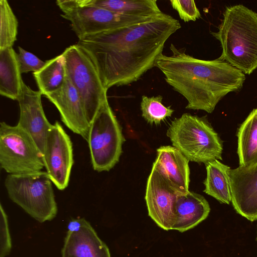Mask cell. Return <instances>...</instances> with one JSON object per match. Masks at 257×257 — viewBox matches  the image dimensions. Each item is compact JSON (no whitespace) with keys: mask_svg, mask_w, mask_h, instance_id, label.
<instances>
[{"mask_svg":"<svg viewBox=\"0 0 257 257\" xmlns=\"http://www.w3.org/2000/svg\"><path fill=\"white\" fill-rule=\"evenodd\" d=\"M189 160L175 147L161 146L153 167L177 192L189 191Z\"/></svg>","mask_w":257,"mask_h":257,"instance_id":"9a60e30c","label":"cell"},{"mask_svg":"<svg viewBox=\"0 0 257 257\" xmlns=\"http://www.w3.org/2000/svg\"><path fill=\"white\" fill-rule=\"evenodd\" d=\"M66 75L77 90L90 125L107 97L98 72L91 59L77 44L63 52Z\"/></svg>","mask_w":257,"mask_h":257,"instance_id":"ba28073f","label":"cell"},{"mask_svg":"<svg viewBox=\"0 0 257 257\" xmlns=\"http://www.w3.org/2000/svg\"><path fill=\"white\" fill-rule=\"evenodd\" d=\"M221 44L219 58L244 74L257 68V13L242 5L227 7L217 32H212Z\"/></svg>","mask_w":257,"mask_h":257,"instance_id":"3957f363","label":"cell"},{"mask_svg":"<svg viewBox=\"0 0 257 257\" xmlns=\"http://www.w3.org/2000/svg\"><path fill=\"white\" fill-rule=\"evenodd\" d=\"M210 211L209 204L203 196L189 191L185 193H178L172 230L183 232L192 229L208 217Z\"/></svg>","mask_w":257,"mask_h":257,"instance_id":"2e32d148","label":"cell"},{"mask_svg":"<svg viewBox=\"0 0 257 257\" xmlns=\"http://www.w3.org/2000/svg\"><path fill=\"white\" fill-rule=\"evenodd\" d=\"M172 54H161L155 67L166 82L187 100L186 108L211 113L227 94L241 89L244 74L219 58L213 60L196 58L171 44Z\"/></svg>","mask_w":257,"mask_h":257,"instance_id":"7a4b0ae2","label":"cell"},{"mask_svg":"<svg viewBox=\"0 0 257 257\" xmlns=\"http://www.w3.org/2000/svg\"><path fill=\"white\" fill-rule=\"evenodd\" d=\"M181 27L163 13L152 20L119 28L79 40V45L96 67L107 90L138 81L155 67L165 43Z\"/></svg>","mask_w":257,"mask_h":257,"instance_id":"6da1fadb","label":"cell"},{"mask_svg":"<svg viewBox=\"0 0 257 257\" xmlns=\"http://www.w3.org/2000/svg\"><path fill=\"white\" fill-rule=\"evenodd\" d=\"M17 58L13 47L0 50V94L18 100L23 81Z\"/></svg>","mask_w":257,"mask_h":257,"instance_id":"ac0fdd59","label":"cell"},{"mask_svg":"<svg viewBox=\"0 0 257 257\" xmlns=\"http://www.w3.org/2000/svg\"><path fill=\"white\" fill-rule=\"evenodd\" d=\"M45 97L56 107L65 125L87 141L90 124L79 94L67 75L63 85Z\"/></svg>","mask_w":257,"mask_h":257,"instance_id":"5bb4252c","label":"cell"},{"mask_svg":"<svg viewBox=\"0 0 257 257\" xmlns=\"http://www.w3.org/2000/svg\"><path fill=\"white\" fill-rule=\"evenodd\" d=\"M89 222L84 218L73 219L68 224L67 232L73 233L80 231Z\"/></svg>","mask_w":257,"mask_h":257,"instance_id":"83f0119b","label":"cell"},{"mask_svg":"<svg viewBox=\"0 0 257 257\" xmlns=\"http://www.w3.org/2000/svg\"><path fill=\"white\" fill-rule=\"evenodd\" d=\"M12 241L9 228L8 216L2 204L0 205V257L9 254Z\"/></svg>","mask_w":257,"mask_h":257,"instance_id":"4316f807","label":"cell"},{"mask_svg":"<svg viewBox=\"0 0 257 257\" xmlns=\"http://www.w3.org/2000/svg\"><path fill=\"white\" fill-rule=\"evenodd\" d=\"M5 186L10 199L39 222L51 220L56 216L57 203L47 172L9 174Z\"/></svg>","mask_w":257,"mask_h":257,"instance_id":"5b68a950","label":"cell"},{"mask_svg":"<svg viewBox=\"0 0 257 257\" xmlns=\"http://www.w3.org/2000/svg\"><path fill=\"white\" fill-rule=\"evenodd\" d=\"M173 9L178 13L179 17L185 22L196 21L201 17V14L193 0H171Z\"/></svg>","mask_w":257,"mask_h":257,"instance_id":"d4e9b609","label":"cell"},{"mask_svg":"<svg viewBox=\"0 0 257 257\" xmlns=\"http://www.w3.org/2000/svg\"><path fill=\"white\" fill-rule=\"evenodd\" d=\"M18 21L7 0L0 1V50L13 47L17 40Z\"/></svg>","mask_w":257,"mask_h":257,"instance_id":"603a6c76","label":"cell"},{"mask_svg":"<svg viewBox=\"0 0 257 257\" xmlns=\"http://www.w3.org/2000/svg\"><path fill=\"white\" fill-rule=\"evenodd\" d=\"M167 136L189 161L205 164L222 160V142L205 117L184 113L172 122Z\"/></svg>","mask_w":257,"mask_h":257,"instance_id":"277c9868","label":"cell"},{"mask_svg":"<svg viewBox=\"0 0 257 257\" xmlns=\"http://www.w3.org/2000/svg\"><path fill=\"white\" fill-rule=\"evenodd\" d=\"M33 75L42 95L46 96L58 90L66 77V60L63 54L46 61Z\"/></svg>","mask_w":257,"mask_h":257,"instance_id":"7402d4cb","label":"cell"},{"mask_svg":"<svg viewBox=\"0 0 257 257\" xmlns=\"http://www.w3.org/2000/svg\"><path fill=\"white\" fill-rule=\"evenodd\" d=\"M256 239H257V236H256Z\"/></svg>","mask_w":257,"mask_h":257,"instance_id":"f1b7e54d","label":"cell"},{"mask_svg":"<svg viewBox=\"0 0 257 257\" xmlns=\"http://www.w3.org/2000/svg\"><path fill=\"white\" fill-rule=\"evenodd\" d=\"M163 96L161 95L148 97L142 96L141 109L142 115L151 124L160 123L167 117L171 116L174 110L171 106H165L162 103Z\"/></svg>","mask_w":257,"mask_h":257,"instance_id":"cb8c5ba5","label":"cell"},{"mask_svg":"<svg viewBox=\"0 0 257 257\" xmlns=\"http://www.w3.org/2000/svg\"><path fill=\"white\" fill-rule=\"evenodd\" d=\"M237 154L239 166L257 162V108L253 109L238 130Z\"/></svg>","mask_w":257,"mask_h":257,"instance_id":"44dd1931","label":"cell"},{"mask_svg":"<svg viewBox=\"0 0 257 257\" xmlns=\"http://www.w3.org/2000/svg\"><path fill=\"white\" fill-rule=\"evenodd\" d=\"M41 95L23 82L18 99L20 113L17 125L30 135L43 156L47 134L52 124L44 113Z\"/></svg>","mask_w":257,"mask_h":257,"instance_id":"7c38bea8","label":"cell"},{"mask_svg":"<svg viewBox=\"0 0 257 257\" xmlns=\"http://www.w3.org/2000/svg\"><path fill=\"white\" fill-rule=\"evenodd\" d=\"M124 138L106 97L90 125L87 142L95 171H108L119 161Z\"/></svg>","mask_w":257,"mask_h":257,"instance_id":"52a82bcc","label":"cell"},{"mask_svg":"<svg viewBox=\"0 0 257 257\" xmlns=\"http://www.w3.org/2000/svg\"><path fill=\"white\" fill-rule=\"evenodd\" d=\"M43 158L52 182L59 190H64L74 163L73 147L70 137L58 121L48 131Z\"/></svg>","mask_w":257,"mask_h":257,"instance_id":"30bf717a","label":"cell"},{"mask_svg":"<svg viewBox=\"0 0 257 257\" xmlns=\"http://www.w3.org/2000/svg\"><path fill=\"white\" fill-rule=\"evenodd\" d=\"M228 174L234 209L250 221L257 220V162L230 169Z\"/></svg>","mask_w":257,"mask_h":257,"instance_id":"4fadbf2b","label":"cell"},{"mask_svg":"<svg viewBox=\"0 0 257 257\" xmlns=\"http://www.w3.org/2000/svg\"><path fill=\"white\" fill-rule=\"evenodd\" d=\"M0 165L13 175L40 172L45 167L42 154L30 135L4 121L0 123Z\"/></svg>","mask_w":257,"mask_h":257,"instance_id":"9c48e42d","label":"cell"},{"mask_svg":"<svg viewBox=\"0 0 257 257\" xmlns=\"http://www.w3.org/2000/svg\"><path fill=\"white\" fill-rule=\"evenodd\" d=\"M89 5L115 13L138 17H157L164 13L156 0H84Z\"/></svg>","mask_w":257,"mask_h":257,"instance_id":"ffe728a7","label":"cell"},{"mask_svg":"<svg viewBox=\"0 0 257 257\" xmlns=\"http://www.w3.org/2000/svg\"><path fill=\"white\" fill-rule=\"evenodd\" d=\"M56 4L63 13L61 16L70 22L79 40L156 18L121 14L87 5L84 0H58Z\"/></svg>","mask_w":257,"mask_h":257,"instance_id":"8992f818","label":"cell"},{"mask_svg":"<svg viewBox=\"0 0 257 257\" xmlns=\"http://www.w3.org/2000/svg\"><path fill=\"white\" fill-rule=\"evenodd\" d=\"M18 50L17 58L21 73L30 71L35 72L44 66L46 61H42L33 53L21 47H18Z\"/></svg>","mask_w":257,"mask_h":257,"instance_id":"484cf974","label":"cell"},{"mask_svg":"<svg viewBox=\"0 0 257 257\" xmlns=\"http://www.w3.org/2000/svg\"><path fill=\"white\" fill-rule=\"evenodd\" d=\"M178 193L152 168L148 179L145 197L148 215L158 226L165 230L173 229Z\"/></svg>","mask_w":257,"mask_h":257,"instance_id":"8fae6325","label":"cell"},{"mask_svg":"<svg viewBox=\"0 0 257 257\" xmlns=\"http://www.w3.org/2000/svg\"><path fill=\"white\" fill-rule=\"evenodd\" d=\"M205 165L207 175L204 181V192L221 203L229 204L232 197L228 172L230 168L218 160Z\"/></svg>","mask_w":257,"mask_h":257,"instance_id":"d6986e66","label":"cell"},{"mask_svg":"<svg viewBox=\"0 0 257 257\" xmlns=\"http://www.w3.org/2000/svg\"><path fill=\"white\" fill-rule=\"evenodd\" d=\"M62 257H110L107 246L88 222L77 232H67Z\"/></svg>","mask_w":257,"mask_h":257,"instance_id":"e0dca14e","label":"cell"}]
</instances>
